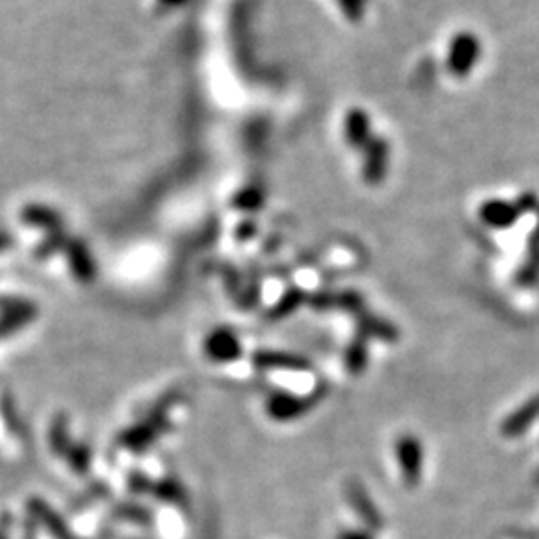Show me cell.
Listing matches in <instances>:
<instances>
[{"label":"cell","instance_id":"1","mask_svg":"<svg viewBox=\"0 0 539 539\" xmlns=\"http://www.w3.org/2000/svg\"><path fill=\"white\" fill-rule=\"evenodd\" d=\"M22 218L28 224H36V226H43V228H59L60 226L59 214L46 206H27L24 208Z\"/></svg>","mask_w":539,"mask_h":539},{"label":"cell","instance_id":"2","mask_svg":"<svg viewBox=\"0 0 539 539\" xmlns=\"http://www.w3.org/2000/svg\"><path fill=\"white\" fill-rule=\"evenodd\" d=\"M8 242V238H6V234H3V232H0V248H3L4 244Z\"/></svg>","mask_w":539,"mask_h":539}]
</instances>
